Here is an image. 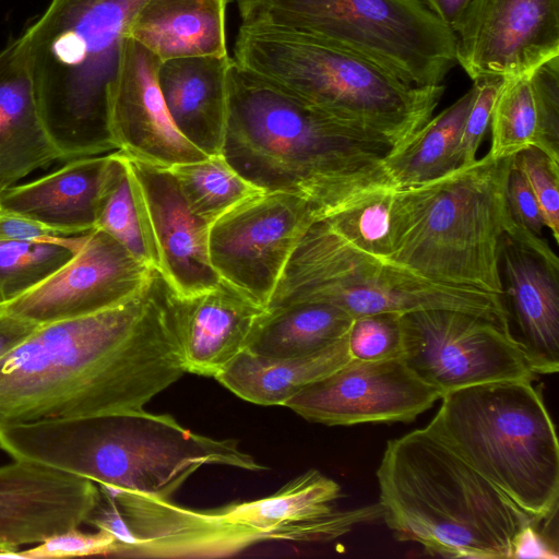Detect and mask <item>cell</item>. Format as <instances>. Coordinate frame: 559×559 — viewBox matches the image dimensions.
<instances>
[{
  "label": "cell",
  "instance_id": "cell-42",
  "mask_svg": "<svg viewBox=\"0 0 559 559\" xmlns=\"http://www.w3.org/2000/svg\"><path fill=\"white\" fill-rule=\"evenodd\" d=\"M38 325L0 311V358L25 340Z\"/></svg>",
  "mask_w": 559,
  "mask_h": 559
},
{
  "label": "cell",
  "instance_id": "cell-23",
  "mask_svg": "<svg viewBox=\"0 0 559 559\" xmlns=\"http://www.w3.org/2000/svg\"><path fill=\"white\" fill-rule=\"evenodd\" d=\"M61 156L40 117L22 37L0 51V194Z\"/></svg>",
  "mask_w": 559,
  "mask_h": 559
},
{
  "label": "cell",
  "instance_id": "cell-16",
  "mask_svg": "<svg viewBox=\"0 0 559 559\" xmlns=\"http://www.w3.org/2000/svg\"><path fill=\"white\" fill-rule=\"evenodd\" d=\"M153 267L95 228L66 264L29 290L0 304V311L37 325L83 317L132 296Z\"/></svg>",
  "mask_w": 559,
  "mask_h": 559
},
{
  "label": "cell",
  "instance_id": "cell-30",
  "mask_svg": "<svg viewBox=\"0 0 559 559\" xmlns=\"http://www.w3.org/2000/svg\"><path fill=\"white\" fill-rule=\"evenodd\" d=\"M489 154L502 159L527 147H537L559 160L543 133L528 73L507 76L497 94L490 119Z\"/></svg>",
  "mask_w": 559,
  "mask_h": 559
},
{
  "label": "cell",
  "instance_id": "cell-15",
  "mask_svg": "<svg viewBox=\"0 0 559 559\" xmlns=\"http://www.w3.org/2000/svg\"><path fill=\"white\" fill-rule=\"evenodd\" d=\"M452 31L472 81L530 73L559 56V0H471Z\"/></svg>",
  "mask_w": 559,
  "mask_h": 559
},
{
  "label": "cell",
  "instance_id": "cell-35",
  "mask_svg": "<svg viewBox=\"0 0 559 559\" xmlns=\"http://www.w3.org/2000/svg\"><path fill=\"white\" fill-rule=\"evenodd\" d=\"M503 79L500 76H486L473 81V84L476 86V94L461 135L459 167L468 166L477 159L476 154L490 126L493 104Z\"/></svg>",
  "mask_w": 559,
  "mask_h": 559
},
{
  "label": "cell",
  "instance_id": "cell-19",
  "mask_svg": "<svg viewBox=\"0 0 559 559\" xmlns=\"http://www.w3.org/2000/svg\"><path fill=\"white\" fill-rule=\"evenodd\" d=\"M0 466V559L86 523L102 500L96 483L32 462Z\"/></svg>",
  "mask_w": 559,
  "mask_h": 559
},
{
  "label": "cell",
  "instance_id": "cell-12",
  "mask_svg": "<svg viewBox=\"0 0 559 559\" xmlns=\"http://www.w3.org/2000/svg\"><path fill=\"white\" fill-rule=\"evenodd\" d=\"M401 323L403 359L442 395L476 384L536 379L508 332L489 319L426 309L402 314Z\"/></svg>",
  "mask_w": 559,
  "mask_h": 559
},
{
  "label": "cell",
  "instance_id": "cell-9",
  "mask_svg": "<svg viewBox=\"0 0 559 559\" xmlns=\"http://www.w3.org/2000/svg\"><path fill=\"white\" fill-rule=\"evenodd\" d=\"M533 381L471 385L442 395L426 426L535 521L557 514L559 444Z\"/></svg>",
  "mask_w": 559,
  "mask_h": 559
},
{
  "label": "cell",
  "instance_id": "cell-38",
  "mask_svg": "<svg viewBox=\"0 0 559 559\" xmlns=\"http://www.w3.org/2000/svg\"><path fill=\"white\" fill-rule=\"evenodd\" d=\"M506 198L513 221L522 228L540 236L546 227L542 211L525 177L513 164L507 176Z\"/></svg>",
  "mask_w": 559,
  "mask_h": 559
},
{
  "label": "cell",
  "instance_id": "cell-17",
  "mask_svg": "<svg viewBox=\"0 0 559 559\" xmlns=\"http://www.w3.org/2000/svg\"><path fill=\"white\" fill-rule=\"evenodd\" d=\"M162 61L123 37L108 92V123L117 148L128 157L169 169L209 157L177 129L158 85Z\"/></svg>",
  "mask_w": 559,
  "mask_h": 559
},
{
  "label": "cell",
  "instance_id": "cell-36",
  "mask_svg": "<svg viewBox=\"0 0 559 559\" xmlns=\"http://www.w3.org/2000/svg\"><path fill=\"white\" fill-rule=\"evenodd\" d=\"M116 545V538L105 531L85 533L72 528L52 535L32 548L21 550V554L23 559L110 556Z\"/></svg>",
  "mask_w": 559,
  "mask_h": 559
},
{
  "label": "cell",
  "instance_id": "cell-20",
  "mask_svg": "<svg viewBox=\"0 0 559 559\" xmlns=\"http://www.w3.org/2000/svg\"><path fill=\"white\" fill-rule=\"evenodd\" d=\"M169 306L186 372L213 378L246 349L267 310L223 281L186 297L171 290Z\"/></svg>",
  "mask_w": 559,
  "mask_h": 559
},
{
  "label": "cell",
  "instance_id": "cell-43",
  "mask_svg": "<svg viewBox=\"0 0 559 559\" xmlns=\"http://www.w3.org/2000/svg\"><path fill=\"white\" fill-rule=\"evenodd\" d=\"M443 24L451 29L465 12L471 0H420Z\"/></svg>",
  "mask_w": 559,
  "mask_h": 559
},
{
  "label": "cell",
  "instance_id": "cell-21",
  "mask_svg": "<svg viewBox=\"0 0 559 559\" xmlns=\"http://www.w3.org/2000/svg\"><path fill=\"white\" fill-rule=\"evenodd\" d=\"M500 267L509 298L508 334L535 374L559 369V265L504 235Z\"/></svg>",
  "mask_w": 559,
  "mask_h": 559
},
{
  "label": "cell",
  "instance_id": "cell-4",
  "mask_svg": "<svg viewBox=\"0 0 559 559\" xmlns=\"http://www.w3.org/2000/svg\"><path fill=\"white\" fill-rule=\"evenodd\" d=\"M381 518L432 556L511 558L535 521L427 428L386 442L377 469Z\"/></svg>",
  "mask_w": 559,
  "mask_h": 559
},
{
  "label": "cell",
  "instance_id": "cell-25",
  "mask_svg": "<svg viewBox=\"0 0 559 559\" xmlns=\"http://www.w3.org/2000/svg\"><path fill=\"white\" fill-rule=\"evenodd\" d=\"M227 0H144L124 32L162 62L227 56Z\"/></svg>",
  "mask_w": 559,
  "mask_h": 559
},
{
  "label": "cell",
  "instance_id": "cell-41",
  "mask_svg": "<svg viewBox=\"0 0 559 559\" xmlns=\"http://www.w3.org/2000/svg\"><path fill=\"white\" fill-rule=\"evenodd\" d=\"M533 521L525 525L515 536L511 558H558L557 546L537 530Z\"/></svg>",
  "mask_w": 559,
  "mask_h": 559
},
{
  "label": "cell",
  "instance_id": "cell-5",
  "mask_svg": "<svg viewBox=\"0 0 559 559\" xmlns=\"http://www.w3.org/2000/svg\"><path fill=\"white\" fill-rule=\"evenodd\" d=\"M341 495L340 484L318 469L306 471L270 496L211 509L118 490L111 498L135 543L115 557L211 558L267 540L330 542L381 518L379 503L335 510Z\"/></svg>",
  "mask_w": 559,
  "mask_h": 559
},
{
  "label": "cell",
  "instance_id": "cell-32",
  "mask_svg": "<svg viewBox=\"0 0 559 559\" xmlns=\"http://www.w3.org/2000/svg\"><path fill=\"white\" fill-rule=\"evenodd\" d=\"M76 252L56 243L0 240V304L45 281Z\"/></svg>",
  "mask_w": 559,
  "mask_h": 559
},
{
  "label": "cell",
  "instance_id": "cell-26",
  "mask_svg": "<svg viewBox=\"0 0 559 559\" xmlns=\"http://www.w3.org/2000/svg\"><path fill=\"white\" fill-rule=\"evenodd\" d=\"M350 359L347 335L321 352L294 358H266L245 349L215 379L247 402L285 406L306 385Z\"/></svg>",
  "mask_w": 559,
  "mask_h": 559
},
{
  "label": "cell",
  "instance_id": "cell-29",
  "mask_svg": "<svg viewBox=\"0 0 559 559\" xmlns=\"http://www.w3.org/2000/svg\"><path fill=\"white\" fill-rule=\"evenodd\" d=\"M168 170L190 210L209 226L230 209L264 192L238 174L222 154Z\"/></svg>",
  "mask_w": 559,
  "mask_h": 559
},
{
  "label": "cell",
  "instance_id": "cell-22",
  "mask_svg": "<svg viewBox=\"0 0 559 559\" xmlns=\"http://www.w3.org/2000/svg\"><path fill=\"white\" fill-rule=\"evenodd\" d=\"M110 154L67 160L37 179L0 194V209L36 221L62 236L95 229Z\"/></svg>",
  "mask_w": 559,
  "mask_h": 559
},
{
  "label": "cell",
  "instance_id": "cell-34",
  "mask_svg": "<svg viewBox=\"0 0 559 559\" xmlns=\"http://www.w3.org/2000/svg\"><path fill=\"white\" fill-rule=\"evenodd\" d=\"M525 177L542 211L545 226L559 240V160L537 147H527L512 156Z\"/></svg>",
  "mask_w": 559,
  "mask_h": 559
},
{
  "label": "cell",
  "instance_id": "cell-2",
  "mask_svg": "<svg viewBox=\"0 0 559 559\" xmlns=\"http://www.w3.org/2000/svg\"><path fill=\"white\" fill-rule=\"evenodd\" d=\"M222 155L264 192L305 200L318 221L394 186V150L239 67L227 79Z\"/></svg>",
  "mask_w": 559,
  "mask_h": 559
},
{
  "label": "cell",
  "instance_id": "cell-44",
  "mask_svg": "<svg viewBox=\"0 0 559 559\" xmlns=\"http://www.w3.org/2000/svg\"><path fill=\"white\" fill-rule=\"evenodd\" d=\"M231 1H234V0H227L228 3L231 2Z\"/></svg>",
  "mask_w": 559,
  "mask_h": 559
},
{
  "label": "cell",
  "instance_id": "cell-1",
  "mask_svg": "<svg viewBox=\"0 0 559 559\" xmlns=\"http://www.w3.org/2000/svg\"><path fill=\"white\" fill-rule=\"evenodd\" d=\"M170 292L153 267L129 298L38 325L0 358V427L148 413L186 372Z\"/></svg>",
  "mask_w": 559,
  "mask_h": 559
},
{
  "label": "cell",
  "instance_id": "cell-31",
  "mask_svg": "<svg viewBox=\"0 0 559 559\" xmlns=\"http://www.w3.org/2000/svg\"><path fill=\"white\" fill-rule=\"evenodd\" d=\"M95 228L110 235L144 264L155 267L154 257L142 225L127 157L121 151L110 154Z\"/></svg>",
  "mask_w": 559,
  "mask_h": 559
},
{
  "label": "cell",
  "instance_id": "cell-40",
  "mask_svg": "<svg viewBox=\"0 0 559 559\" xmlns=\"http://www.w3.org/2000/svg\"><path fill=\"white\" fill-rule=\"evenodd\" d=\"M86 524L97 530L105 531L116 538L117 545L110 555L112 557H115L119 550L128 548L135 543V538L128 527L117 502L103 493L100 502Z\"/></svg>",
  "mask_w": 559,
  "mask_h": 559
},
{
  "label": "cell",
  "instance_id": "cell-6",
  "mask_svg": "<svg viewBox=\"0 0 559 559\" xmlns=\"http://www.w3.org/2000/svg\"><path fill=\"white\" fill-rule=\"evenodd\" d=\"M511 158L489 153L416 186L394 187L385 262L431 282L504 296L500 251L512 216Z\"/></svg>",
  "mask_w": 559,
  "mask_h": 559
},
{
  "label": "cell",
  "instance_id": "cell-24",
  "mask_svg": "<svg viewBox=\"0 0 559 559\" xmlns=\"http://www.w3.org/2000/svg\"><path fill=\"white\" fill-rule=\"evenodd\" d=\"M231 62L228 55L188 57L163 61L158 70V85L177 129L209 156L223 151Z\"/></svg>",
  "mask_w": 559,
  "mask_h": 559
},
{
  "label": "cell",
  "instance_id": "cell-39",
  "mask_svg": "<svg viewBox=\"0 0 559 559\" xmlns=\"http://www.w3.org/2000/svg\"><path fill=\"white\" fill-rule=\"evenodd\" d=\"M86 234L62 236L49 227L0 209V240L48 242L79 251L86 240Z\"/></svg>",
  "mask_w": 559,
  "mask_h": 559
},
{
  "label": "cell",
  "instance_id": "cell-28",
  "mask_svg": "<svg viewBox=\"0 0 559 559\" xmlns=\"http://www.w3.org/2000/svg\"><path fill=\"white\" fill-rule=\"evenodd\" d=\"M475 94L473 84L455 103L432 117L405 150L389 158L395 187L428 182L460 166L461 135Z\"/></svg>",
  "mask_w": 559,
  "mask_h": 559
},
{
  "label": "cell",
  "instance_id": "cell-7",
  "mask_svg": "<svg viewBox=\"0 0 559 559\" xmlns=\"http://www.w3.org/2000/svg\"><path fill=\"white\" fill-rule=\"evenodd\" d=\"M144 0H51L21 35L38 110L61 160L119 151L108 123L126 27Z\"/></svg>",
  "mask_w": 559,
  "mask_h": 559
},
{
  "label": "cell",
  "instance_id": "cell-8",
  "mask_svg": "<svg viewBox=\"0 0 559 559\" xmlns=\"http://www.w3.org/2000/svg\"><path fill=\"white\" fill-rule=\"evenodd\" d=\"M233 59L308 106L377 136L394 155L432 118L445 91L443 84H407L361 57L267 25L241 23Z\"/></svg>",
  "mask_w": 559,
  "mask_h": 559
},
{
  "label": "cell",
  "instance_id": "cell-10",
  "mask_svg": "<svg viewBox=\"0 0 559 559\" xmlns=\"http://www.w3.org/2000/svg\"><path fill=\"white\" fill-rule=\"evenodd\" d=\"M243 24L345 50L414 86L442 84L456 36L420 0H237Z\"/></svg>",
  "mask_w": 559,
  "mask_h": 559
},
{
  "label": "cell",
  "instance_id": "cell-11",
  "mask_svg": "<svg viewBox=\"0 0 559 559\" xmlns=\"http://www.w3.org/2000/svg\"><path fill=\"white\" fill-rule=\"evenodd\" d=\"M299 302L337 307L350 317L450 309L477 314L508 332L503 297L426 280L364 251L326 221L297 243L267 309Z\"/></svg>",
  "mask_w": 559,
  "mask_h": 559
},
{
  "label": "cell",
  "instance_id": "cell-33",
  "mask_svg": "<svg viewBox=\"0 0 559 559\" xmlns=\"http://www.w3.org/2000/svg\"><path fill=\"white\" fill-rule=\"evenodd\" d=\"M400 313H377L355 318L347 334L350 357L359 360H384L403 354Z\"/></svg>",
  "mask_w": 559,
  "mask_h": 559
},
{
  "label": "cell",
  "instance_id": "cell-3",
  "mask_svg": "<svg viewBox=\"0 0 559 559\" xmlns=\"http://www.w3.org/2000/svg\"><path fill=\"white\" fill-rule=\"evenodd\" d=\"M0 449L13 460L90 479L105 496L121 490L171 498L204 465L266 469L237 440L194 433L151 412L2 426Z\"/></svg>",
  "mask_w": 559,
  "mask_h": 559
},
{
  "label": "cell",
  "instance_id": "cell-13",
  "mask_svg": "<svg viewBox=\"0 0 559 559\" xmlns=\"http://www.w3.org/2000/svg\"><path fill=\"white\" fill-rule=\"evenodd\" d=\"M317 221L297 195L258 194L210 224L211 265L221 281L267 309L297 243Z\"/></svg>",
  "mask_w": 559,
  "mask_h": 559
},
{
  "label": "cell",
  "instance_id": "cell-27",
  "mask_svg": "<svg viewBox=\"0 0 559 559\" xmlns=\"http://www.w3.org/2000/svg\"><path fill=\"white\" fill-rule=\"evenodd\" d=\"M354 318L319 302L267 309L253 330L246 350L266 358H294L321 352L344 338Z\"/></svg>",
  "mask_w": 559,
  "mask_h": 559
},
{
  "label": "cell",
  "instance_id": "cell-18",
  "mask_svg": "<svg viewBox=\"0 0 559 559\" xmlns=\"http://www.w3.org/2000/svg\"><path fill=\"white\" fill-rule=\"evenodd\" d=\"M126 157L155 267L181 297L216 286L221 280L209 258V224L190 210L168 169Z\"/></svg>",
  "mask_w": 559,
  "mask_h": 559
},
{
  "label": "cell",
  "instance_id": "cell-37",
  "mask_svg": "<svg viewBox=\"0 0 559 559\" xmlns=\"http://www.w3.org/2000/svg\"><path fill=\"white\" fill-rule=\"evenodd\" d=\"M528 76L543 133L559 154V56L537 66Z\"/></svg>",
  "mask_w": 559,
  "mask_h": 559
},
{
  "label": "cell",
  "instance_id": "cell-14",
  "mask_svg": "<svg viewBox=\"0 0 559 559\" xmlns=\"http://www.w3.org/2000/svg\"><path fill=\"white\" fill-rule=\"evenodd\" d=\"M442 397L403 357L352 358L306 385L285 406L308 421L328 426L413 421Z\"/></svg>",
  "mask_w": 559,
  "mask_h": 559
}]
</instances>
